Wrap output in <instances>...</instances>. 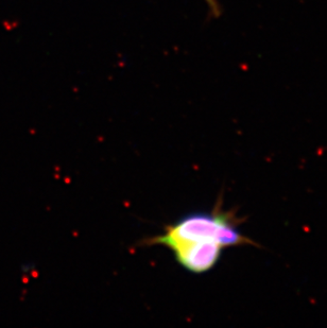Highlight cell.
Listing matches in <instances>:
<instances>
[{"instance_id": "cell-1", "label": "cell", "mask_w": 327, "mask_h": 328, "mask_svg": "<svg viewBox=\"0 0 327 328\" xmlns=\"http://www.w3.org/2000/svg\"><path fill=\"white\" fill-rule=\"evenodd\" d=\"M172 241H214L223 247L251 242L234 223L231 213L218 210L188 213L168 225L164 235L148 239L146 243L165 245Z\"/></svg>"}, {"instance_id": "cell-2", "label": "cell", "mask_w": 327, "mask_h": 328, "mask_svg": "<svg viewBox=\"0 0 327 328\" xmlns=\"http://www.w3.org/2000/svg\"><path fill=\"white\" fill-rule=\"evenodd\" d=\"M164 246L171 249L182 268L193 274L211 270L218 263L223 249L214 241H172Z\"/></svg>"}]
</instances>
